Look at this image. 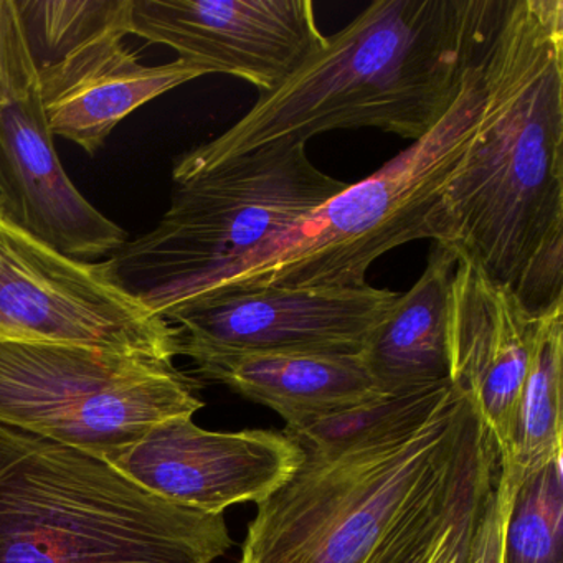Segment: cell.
I'll return each instance as SVG.
<instances>
[{
  "label": "cell",
  "instance_id": "6da1fadb",
  "mask_svg": "<svg viewBox=\"0 0 563 563\" xmlns=\"http://www.w3.org/2000/svg\"><path fill=\"white\" fill-rule=\"evenodd\" d=\"M285 433L301 464L256 504L240 563H405L500 454L451 380Z\"/></svg>",
  "mask_w": 563,
  "mask_h": 563
},
{
  "label": "cell",
  "instance_id": "7a4b0ae2",
  "mask_svg": "<svg viewBox=\"0 0 563 563\" xmlns=\"http://www.w3.org/2000/svg\"><path fill=\"white\" fill-rule=\"evenodd\" d=\"M481 67L483 120L434 243L545 314L563 306L562 0H506Z\"/></svg>",
  "mask_w": 563,
  "mask_h": 563
},
{
  "label": "cell",
  "instance_id": "3957f363",
  "mask_svg": "<svg viewBox=\"0 0 563 563\" xmlns=\"http://www.w3.org/2000/svg\"><path fill=\"white\" fill-rule=\"evenodd\" d=\"M506 0H375L216 140L183 154L217 166L263 147L375 128L423 137L483 57Z\"/></svg>",
  "mask_w": 563,
  "mask_h": 563
},
{
  "label": "cell",
  "instance_id": "277c9868",
  "mask_svg": "<svg viewBox=\"0 0 563 563\" xmlns=\"http://www.w3.org/2000/svg\"><path fill=\"white\" fill-rule=\"evenodd\" d=\"M223 514L169 503L100 457L0 423V563H213Z\"/></svg>",
  "mask_w": 563,
  "mask_h": 563
},
{
  "label": "cell",
  "instance_id": "5b68a950",
  "mask_svg": "<svg viewBox=\"0 0 563 563\" xmlns=\"http://www.w3.org/2000/svg\"><path fill=\"white\" fill-rule=\"evenodd\" d=\"M347 186L319 170L305 143L275 144L200 169L176 163L169 209L101 266L163 316L213 288L250 253Z\"/></svg>",
  "mask_w": 563,
  "mask_h": 563
},
{
  "label": "cell",
  "instance_id": "8992f818",
  "mask_svg": "<svg viewBox=\"0 0 563 563\" xmlns=\"http://www.w3.org/2000/svg\"><path fill=\"white\" fill-rule=\"evenodd\" d=\"M481 60L450 110L423 137L273 235L210 289L367 285L368 268L385 253L417 240L434 242L441 194L483 120Z\"/></svg>",
  "mask_w": 563,
  "mask_h": 563
},
{
  "label": "cell",
  "instance_id": "52a82bcc",
  "mask_svg": "<svg viewBox=\"0 0 563 563\" xmlns=\"http://www.w3.org/2000/svg\"><path fill=\"white\" fill-rule=\"evenodd\" d=\"M203 407L173 361L80 345L0 342V423L110 463L167 418Z\"/></svg>",
  "mask_w": 563,
  "mask_h": 563
},
{
  "label": "cell",
  "instance_id": "ba28073f",
  "mask_svg": "<svg viewBox=\"0 0 563 563\" xmlns=\"http://www.w3.org/2000/svg\"><path fill=\"white\" fill-rule=\"evenodd\" d=\"M54 136L97 154L154 98L210 75L177 60L147 67L124 45L131 0H14Z\"/></svg>",
  "mask_w": 563,
  "mask_h": 563
},
{
  "label": "cell",
  "instance_id": "9c48e42d",
  "mask_svg": "<svg viewBox=\"0 0 563 563\" xmlns=\"http://www.w3.org/2000/svg\"><path fill=\"white\" fill-rule=\"evenodd\" d=\"M0 342L80 345L173 361L179 334L101 262L71 258L0 212Z\"/></svg>",
  "mask_w": 563,
  "mask_h": 563
},
{
  "label": "cell",
  "instance_id": "30bf717a",
  "mask_svg": "<svg viewBox=\"0 0 563 563\" xmlns=\"http://www.w3.org/2000/svg\"><path fill=\"white\" fill-rule=\"evenodd\" d=\"M14 0H0V212L71 258H104L128 233L71 183L55 150Z\"/></svg>",
  "mask_w": 563,
  "mask_h": 563
},
{
  "label": "cell",
  "instance_id": "8fae6325",
  "mask_svg": "<svg viewBox=\"0 0 563 563\" xmlns=\"http://www.w3.org/2000/svg\"><path fill=\"white\" fill-rule=\"evenodd\" d=\"M398 292L351 288H216L164 312L192 362L256 352L361 354Z\"/></svg>",
  "mask_w": 563,
  "mask_h": 563
},
{
  "label": "cell",
  "instance_id": "7c38bea8",
  "mask_svg": "<svg viewBox=\"0 0 563 563\" xmlns=\"http://www.w3.org/2000/svg\"><path fill=\"white\" fill-rule=\"evenodd\" d=\"M130 34L209 74L276 90L321 47L311 0H131Z\"/></svg>",
  "mask_w": 563,
  "mask_h": 563
},
{
  "label": "cell",
  "instance_id": "4fadbf2b",
  "mask_svg": "<svg viewBox=\"0 0 563 563\" xmlns=\"http://www.w3.org/2000/svg\"><path fill=\"white\" fill-rule=\"evenodd\" d=\"M301 461V446L285 431L222 433L180 415L151 428L110 464L161 499L223 514L233 504L265 500Z\"/></svg>",
  "mask_w": 563,
  "mask_h": 563
},
{
  "label": "cell",
  "instance_id": "5bb4252c",
  "mask_svg": "<svg viewBox=\"0 0 563 563\" xmlns=\"http://www.w3.org/2000/svg\"><path fill=\"white\" fill-rule=\"evenodd\" d=\"M540 318L506 286L457 260L448 324L450 380L476 401L499 448L532 364Z\"/></svg>",
  "mask_w": 563,
  "mask_h": 563
},
{
  "label": "cell",
  "instance_id": "9a60e30c",
  "mask_svg": "<svg viewBox=\"0 0 563 563\" xmlns=\"http://www.w3.org/2000/svg\"><path fill=\"white\" fill-rule=\"evenodd\" d=\"M197 371L306 427L385 400L361 354L256 352L200 358Z\"/></svg>",
  "mask_w": 563,
  "mask_h": 563
},
{
  "label": "cell",
  "instance_id": "2e32d148",
  "mask_svg": "<svg viewBox=\"0 0 563 563\" xmlns=\"http://www.w3.org/2000/svg\"><path fill=\"white\" fill-rule=\"evenodd\" d=\"M456 266V253L437 243L418 282L398 295L365 339L362 361L385 397L450 382L448 324Z\"/></svg>",
  "mask_w": 563,
  "mask_h": 563
},
{
  "label": "cell",
  "instance_id": "e0dca14e",
  "mask_svg": "<svg viewBox=\"0 0 563 563\" xmlns=\"http://www.w3.org/2000/svg\"><path fill=\"white\" fill-rule=\"evenodd\" d=\"M563 306L540 318L536 351L500 461L516 479L563 454Z\"/></svg>",
  "mask_w": 563,
  "mask_h": 563
},
{
  "label": "cell",
  "instance_id": "ac0fdd59",
  "mask_svg": "<svg viewBox=\"0 0 563 563\" xmlns=\"http://www.w3.org/2000/svg\"><path fill=\"white\" fill-rule=\"evenodd\" d=\"M563 454L514 490L504 530L503 563H563Z\"/></svg>",
  "mask_w": 563,
  "mask_h": 563
},
{
  "label": "cell",
  "instance_id": "d6986e66",
  "mask_svg": "<svg viewBox=\"0 0 563 563\" xmlns=\"http://www.w3.org/2000/svg\"><path fill=\"white\" fill-rule=\"evenodd\" d=\"M499 473L500 454L474 474L443 519L405 563H466L477 523L497 486Z\"/></svg>",
  "mask_w": 563,
  "mask_h": 563
},
{
  "label": "cell",
  "instance_id": "ffe728a7",
  "mask_svg": "<svg viewBox=\"0 0 563 563\" xmlns=\"http://www.w3.org/2000/svg\"><path fill=\"white\" fill-rule=\"evenodd\" d=\"M519 483L520 481L512 476L509 467L500 461L499 481L477 523L466 563H503L504 530H506L514 490Z\"/></svg>",
  "mask_w": 563,
  "mask_h": 563
}]
</instances>
